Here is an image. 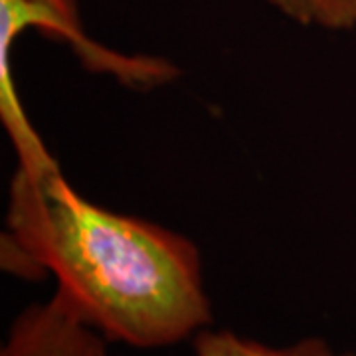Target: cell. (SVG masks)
<instances>
[{
    "mask_svg": "<svg viewBox=\"0 0 356 356\" xmlns=\"http://www.w3.org/2000/svg\"><path fill=\"white\" fill-rule=\"evenodd\" d=\"M2 267L51 275L56 295L109 339L153 350L212 327L200 250L186 236L83 198L58 168L16 170Z\"/></svg>",
    "mask_w": 356,
    "mask_h": 356,
    "instance_id": "6da1fadb",
    "label": "cell"
},
{
    "mask_svg": "<svg viewBox=\"0 0 356 356\" xmlns=\"http://www.w3.org/2000/svg\"><path fill=\"white\" fill-rule=\"evenodd\" d=\"M26 28H38L70 44L89 70L115 76L135 88L166 83L177 74L175 65L165 60L119 54L89 40L74 0H0V48H13Z\"/></svg>",
    "mask_w": 356,
    "mask_h": 356,
    "instance_id": "7a4b0ae2",
    "label": "cell"
},
{
    "mask_svg": "<svg viewBox=\"0 0 356 356\" xmlns=\"http://www.w3.org/2000/svg\"><path fill=\"white\" fill-rule=\"evenodd\" d=\"M109 344L54 293L14 317L0 356H119Z\"/></svg>",
    "mask_w": 356,
    "mask_h": 356,
    "instance_id": "3957f363",
    "label": "cell"
},
{
    "mask_svg": "<svg viewBox=\"0 0 356 356\" xmlns=\"http://www.w3.org/2000/svg\"><path fill=\"white\" fill-rule=\"evenodd\" d=\"M194 356H356L332 348L321 337H305L291 344L273 346L229 329L208 327L192 339Z\"/></svg>",
    "mask_w": 356,
    "mask_h": 356,
    "instance_id": "277c9868",
    "label": "cell"
},
{
    "mask_svg": "<svg viewBox=\"0 0 356 356\" xmlns=\"http://www.w3.org/2000/svg\"><path fill=\"white\" fill-rule=\"evenodd\" d=\"M285 18L301 26L348 30L356 26V0H267Z\"/></svg>",
    "mask_w": 356,
    "mask_h": 356,
    "instance_id": "5b68a950",
    "label": "cell"
}]
</instances>
